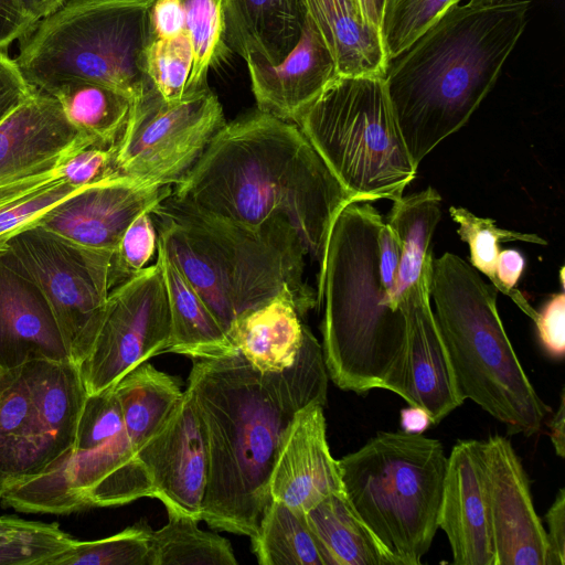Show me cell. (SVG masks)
<instances>
[{
    "label": "cell",
    "instance_id": "obj_1",
    "mask_svg": "<svg viewBox=\"0 0 565 565\" xmlns=\"http://www.w3.org/2000/svg\"><path fill=\"white\" fill-rule=\"evenodd\" d=\"M328 376L321 344L308 327L296 362L281 372H260L238 352L193 359L186 387L209 441L201 520L213 529L256 535L284 438L302 408L326 405Z\"/></svg>",
    "mask_w": 565,
    "mask_h": 565
},
{
    "label": "cell",
    "instance_id": "obj_2",
    "mask_svg": "<svg viewBox=\"0 0 565 565\" xmlns=\"http://www.w3.org/2000/svg\"><path fill=\"white\" fill-rule=\"evenodd\" d=\"M168 200L250 231L288 223L316 260L318 278L332 223L355 202L295 122L258 109L226 122Z\"/></svg>",
    "mask_w": 565,
    "mask_h": 565
},
{
    "label": "cell",
    "instance_id": "obj_3",
    "mask_svg": "<svg viewBox=\"0 0 565 565\" xmlns=\"http://www.w3.org/2000/svg\"><path fill=\"white\" fill-rule=\"evenodd\" d=\"M529 0L456 6L390 62L386 92L418 167L493 88L527 23Z\"/></svg>",
    "mask_w": 565,
    "mask_h": 565
},
{
    "label": "cell",
    "instance_id": "obj_4",
    "mask_svg": "<svg viewBox=\"0 0 565 565\" xmlns=\"http://www.w3.org/2000/svg\"><path fill=\"white\" fill-rule=\"evenodd\" d=\"M384 220L370 202H352L334 218L318 278L324 302L322 353L328 375L341 390H384L406 338V315L392 306L393 285L381 265Z\"/></svg>",
    "mask_w": 565,
    "mask_h": 565
},
{
    "label": "cell",
    "instance_id": "obj_5",
    "mask_svg": "<svg viewBox=\"0 0 565 565\" xmlns=\"http://www.w3.org/2000/svg\"><path fill=\"white\" fill-rule=\"evenodd\" d=\"M151 215L158 243L226 334L239 315L285 288L292 291L300 317L319 306L305 280L307 249L288 223L250 231L188 212L168 198Z\"/></svg>",
    "mask_w": 565,
    "mask_h": 565
},
{
    "label": "cell",
    "instance_id": "obj_6",
    "mask_svg": "<svg viewBox=\"0 0 565 565\" xmlns=\"http://www.w3.org/2000/svg\"><path fill=\"white\" fill-rule=\"evenodd\" d=\"M497 294L458 255L433 257L430 303L461 393L504 424L509 434L529 437L542 430L551 408L514 351Z\"/></svg>",
    "mask_w": 565,
    "mask_h": 565
},
{
    "label": "cell",
    "instance_id": "obj_7",
    "mask_svg": "<svg viewBox=\"0 0 565 565\" xmlns=\"http://www.w3.org/2000/svg\"><path fill=\"white\" fill-rule=\"evenodd\" d=\"M153 1L64 0L20 41L14 62L30 85L46 93L90 82L136 99L151 86L143 51Z\"/></svg>",
    "mask_w": 565,
    "mask_h": 565
},
{
    "label": "cell",
    "instance_id": "obj_8",
    "mask_svg": "<svg viewBox=\"0 0 565 565\" xmlns=\"http://www.w3.org/2000/svg\"><path fill=\"white\" fill-rule=\"evenodd\" d=\"M447 460L438 439L403 430L338 460L348 501L397 565L420 564L431 546Z\"/></svg>",
    "mask_w": 565,
    "mask_h": 565
},
{
    "label": "cell",
    "instance_id": "obj_9",
    "mask_svg": "<svg viewBox=\"0 0 565 565\" xmlns=\"http://www.w3.org/2000/svg\"><path fill=\"white\" fill-rule=\"evenodd\" d=\"M295 124L355 202L395 201L416 178L384 77L335 75Z\"/></svg>",
    "mask_w": 565,
    "mask_h": 565
},
{
    "label": "cell",
    "instance_id": "obj_10",
    "mask_svg": "<svg viewBox=\"0 0 565 565\" xmlns=\"http://www.w3.org/2000/svg\"><path fill=\"white\" fill-rule=\"evenodd\" d=\"M113 255L79 247L39 225L11 237L0 252L6 264L44 294L77 366L89 355L104 321L114 288Z\"/></svg>",
    "mask_w": 565,
    "mask_h": 565
},
{
    "label": "cell",
    "instance_id": "obj_11",
    "mask_svg": "<svg viewBox=\"0 0 565 565\" xmlns=\"http://www.w3.org/2000/svg\"><path fill=\"white\" fill-rule=\"evenodd\" d=\"M225 124L222 105L209 87L167 102L151 85L132 103L115 143V169L143 183L177 184Z\"/></svg>",
    "mask_w": 565,
    "mask_h": 565
},
{
    "label": "cell",
    "instance_id": "obj_12",
    "mask_svg": "<svg viewBox=\"0 0 565 565\" xmlns=\"http://www.w3.org/2000/svg\"><path fill=\"white\" fill-rule=\"evenodd\" d=\"M170 334L168 295L156 262L110 290L99 333L78 366L87 394L115 385L136 366L166 352Z\"/></svg>",
    "mask_w": 565,
    "mask_h": 565
},
{
    "label": "cell",
    "instance_id": "obj_13",
    "mask_svg": "<svg viewBox=\"0 0 565 565\" xmlns=\"http://www.w3.org/2000/svg\"><path fill=\"white\" fill-rule=\"evenodd\" d=\"M495 565H548L545 527L536 513L530 480L509 439L480 440Z\"/></svg>",
    "mask_w": 565,
    "mask_h": 565
},
{
    "label": "cell",
    "instance_id": "obj_14",
    "mask_svg": "<svg viewBox=\"0 0 565 565\" xmlns=\"http://www.w3.org/2000/svg\"><path fill=\"white\" fill-rule=\"evenodd\" d=\"M433 257L404 301L406 338L397 369L384 390L424 408L438 424L466 399L435 321L429 282Z\"/></svg>",
    "mask_w": 565,
    "mask_h": 565
},
{
    "label": "cell",
    "instance_id": "obj_15",
    "mask_svg": "<svg viewBox=\"0 0 565 565\" xmlns=\"http://www.w3.org/2000/svg\"><path fill=\"white\" fill-rule=\"evenodd\" d=\"M136 456L149 475L152 498L159 499L167 511L201 521L209 477V441L188 387L161 429Z\"/></svg>",
    "mask_w": 565,
    "mask_h": 565
},
{
    "label": "cell",
    "instance_id": "obj_16",
    "mask_svg": "<svg viewBox=\"0 0 565 565\" xmlns=\"http://www.w3.org/2000/svg\"><path fill=\"white\" fill-rule=\"evenodd\" d=\"M171 192L172 185L111 175L58 204L35 225L79 247L114 254L130 223Z\"/></svg>",
    "mask_w": 565,
    "mask_h": 565
},
{
    "label": "cell",
    "instance_id": "obj_17",
    "mask_svg": "<svg viewBox=\"0 0 565 565\" xmlns=\"http://www.w3.org/2000/svg\"><path fill=\"white\" fill-rule=\"evenodd\" d=\"M480 440H458L448 457L437 525L457 565H495Z\"/></svg>",
    "mask_w": 565,
    "mask_h": 565
},
{
    "label": "cell",
    "instance_id": "obj_18",
    "mask_svg": "<svg viewBox=\"0 0 565 565\" xmlns=\"http://www.w3.org/2000/svg\"><path fill=\"white\" fill-rule=\"evenodd\" d=\"M323 407L312 403L296 415L269 478L270 499L300 514L328 495L344 492L338 460L327 440Z\"/></svg>",
    "mask_w": 565,
    "mask_h": 565
},
{
    "label": "cell",
    "instance_id": "obj_19",
    "mask_svg": "<svg viewBox=\"0 0 565 565\" xmlns=\"http://www.w3.org/2000/svg\"><path fill=\"white\" fill-rule=\"evenodd\" d=\"M90 146L99 145L67 120L53 95L36 89L0 122V181L55 167Z\"/></svg>",
    "mask_w": 565,
    "mask_h": 565
},
{
    "label": "cell",
    "instance_id": "obj_20",
    "mask_svg": "<svg viewBox=\"0 0 565 565\" xmlns=\"http://www.w3.org/2000/svg\"><path fill=\"white\" fill-rule=\"evenodd\" d=\"M36 359L71 361L44 294L0 258V369Z\"/></svg>",
    "mask_w": 565,
    "mask_h": 565
},
{
    "label": "cell",
    "instance_id": "obj_21",
    "mask_svg": "<svg viewBox=\"0 0 565 565\" xmlns=\"http://www.w3.org/2000/svg\"><path fill=\"white\" fill-rule=\"evenodd\" d=\"M246 64L257 109L291 122L335 76L333 60L308 15L299 41L281 62Z\"/></svg>",
    "mask_w": 565,
    "mask_h": 565
},
{
    "label": "cell",
    "instance_id": "obj_22",
    "mask_svg": "<svg viewBox=\"0 0 565 565\" xmlns=\"http://www.w3.org/2000/svg\"><path fill=\"white\" fill-rule=\"evenodd\" d=\"M62 454L20 367L0 369V499L41 473Z\"/></svg>",
    "mask_w": 565,
    "mask_h": 565
},
{
    "label": "cell",
    "instance_id": "obj_23",
    "mask_svg": "<svg viewBox=\"0 0 565 565\" xmlns=\"http://www.w3.org/2000/svg\"><path fill=\"white\" fill-rule=\"evenodd\" d=\"M306 328L292 291L285 288L263 305L239 315L227 335L252 366L274 373L294 365Z\"/></svg>",
    "mask_w": 565,
    "mask_h": 565
},
{
    "label": "cell",
    "instance_id": "obj_24",
    "mask_svg": "<svg viewBox=\"0 0 565 565\" xmlns=\"http://www.w3.org/2000/svg\"><path fill=\"white\" fill-rule=\"evenodd\" d=\"M303 0H227L226 38L245 62L276 65L300 39Z\"/></svg>",
    "mask_w": 565,
    "mask_h": 565
},
{
    "label": "cell",
    "instance_id": "obj_25",
    "mask_svg": "<svg viewBox=\"0 0 565 565\" xmlns=\"http://www.w3.org/2000/svg\"><path fill=\"white\" fill-rule=\"evenodd\" d=\"M338 76L385 77L390 61L382 35L367 28L350 0H303Z\"/></svg>",
    "mask_w": 565,
    "mask_h": 565
},
{
    "label": "cell",
    "instance_id": "obj_26",
    "mask_svg": "<svg viewBox=\"0 0 565 565\" xmlns=\"http://www.w3.org/2000/svg\"><path fill=\"white\" fill-rule=\"evenodd\" d=\"M157 254L171 320V334L166 352L186 355L192 360L236 353L210 308L159 243Z\"/></svg>",
    "mask_w": 565,
    "mask_h": 565
},
{
    "label": "cell",
    "instance_id": "obj_27",
    "mask_svg": "<svg viewBox=\"0 0 565 565\" xmlns=\"http://www.w3.org/2000/svg\"><path fill=\"white\" fill-rule=\"evenodd\" d=\"M305 518L326 565H397L355 513L344 492L328 495Z\"/></svg>",
    "mask_w": 565,
    "mask_h": 565
},
{
    "label": "cell",
    "instance_id": "obj_28",
    "mask_svg": "<svg viewBox=\"0 0 565 565\" xmlns=\"http://www.w3.org/2000/svg\"><path fill=\"white\" fill-rule=\"evenodd\" d=\"M441 196L431 186L393 201L386 224L395 234L399 249L392 306L402 309L408 291L420 279L433 257L430 243L441 218Z\"/></svg>",
    "mask_w": 565,
    "mask_h": 565
},
{
    "label": "cell",
    "instance_id": "obj_29",
    "mask_svg": "<svg viewBox=\"0 0 565 565\" xmlns=\"http://www.w3.org/2000/svg\"><path fill=\"white\" fill-rule=\"evenodd\" d=\"M114 386L122 411L125 431L137 454L168 420L183 391L177 377L148 362L132 369Z\"/></svg>",
    "mask_w": 565,
    "mask_h": 565
},
{
    "label": "cell",
    "instance_id": "obj_30",
    "mask_svg": "<svg viewBox=\"0 0 565 565\" xmlns=\"http://www.w3.org/2000/svg\"><path fill=\"white\" fill-rule=\"evenodd\" d=\"M62 163L0 181V252L11 237L34 226L58 204L92 185L70 183Z\"/></svg>",
    "mask_w": 565,
    "mask_h": 565
},
{
    "label": "cell",
    "instance_id": "obj_31",
    "mask_svg": "<svg viewBox=\"0 0 565 565\" xmlns=\"http://www.w3.org/2000/svg\"><path fill=\"white\" fill-rule=\"evenodd\" d=\"M49 94L78 131L103 147L116 143L135 100L121 90L90 82L64 83Z\"/></svg>",
    "mask_w": 565,
    "mask_h": 565
},
{
    "label": "cell",
    "instance_id": "obj_32",
    "mask_svg": "<svg viewBox=\"0 0 565 565\" xmlns=\"http://www.w3.org/2000/svg\"><path fill=\"white\" fill-rule=\"evenodd\" d=\"M250 541L260 565H326L305 514L271 499Z\"/></svg>",
    "mask_w": 565,
    "mask_h": 565
},
{
    "label": "cell",
    "instance_id": "obj_33",
    "mask_svg": "<svg viewBox=\"0 0 565 565\" xmlns=\"http://www.w3.org/2000/svg\"><path fill=\"white\" fill-rule=\"evenodd\" d=\"M198 519L168 511V522L150 532L151 565H235L231 543L199 527Z\"/></svg>",
    "mask_w": 565,
    "mask_h": 565
},
{
    "label": "cell",
    "instance_id": "obj_34",
    "mask_svg": "<svg viewBox=\"0 0 565 565\" xmlns=\"http://www.w3.org/2000/svg\"><path fill=\"white\" fill-rule=\"evenodd\" d=\"M192 49L193 64L185 94L207 87V75L228 54L226 38L227 0H179ZM184 94V95H185Z\"/></svg>",
    "mask_w": 565,
    "mask_h": 565
},
{
    "label": "cell",
    "instance_id": "obj_35",
    "mask_svg": "<svg viewBox=\"0 0 565 565\" xmlns=\"http://www.w3.org/2000/svg\"><path fill=\"white\" fill-rule=\"evenodd\" d=\"M151 530L146 521H140L105 539L75 540L46 565H151Z\"/></svg>",
    "mask_w": 565,
    "mask_h": 565
},
{
    "label": "cell",
    "instance_id": "obj_36",
    "mask_svg": "<svg viewBox=\"0 0 565 565\" xmlns=\"http://www.w3.org/2000/svg\"><path fill=\"white\" fill-rule=\"evenodd\" d=\"M449 215L458 225L457 234L469 246V264L484 275L491 285L500 291L495 274L500 243L520 241L524 243L547 245V242L529 233L500 228L490 217H481L462 206H450Z\"/></svg>",
    "mask_w": 565,
    "mask_h": 565
},
{
    "label": "cell",
    "instance_id": "obj_37",
    "mask_svg": "<svg viewBox=\"0 0 565 565\" xmlns=\"http://www.w3.org/2000/svg\"><path fill=\"white\" fill-rule=\"evenodd\" d=\"M460 0H386L382 28L388 61L405 52Z\"/></svg>",
    "mask_w": 565,
    "mask_h": 565
},
{
    "label": "cell",
    "instance_id": "obj_38",
    "mask_svg": "<svg viewBox=\"0 0 565 565\" xmlns=\"http://www.w3.org/2000/svg\"><path fill=\"white\" fill-rule=\"evenodd\" d=\"M193 64V49L184 30L171 39L149 40L143 51L145 73L167 102L181 99Z\"/></svg>",
    "mask_w": 565,
    "mask_h": 565
},
{
    "label": "cell",
    "instance_id": "obj_39",
    "mask_svg": "<svg viewBox=\"0 0 565 565\" xmlns=\"http://www.w3.org/2000/svg\"><path fill=\"white\" fill-rule=\"evenodd\" d=\"M157 247L158 231L153 217L151 212H143L127 227L113 255L114 287L147 267Z\"/></svg>",
    "mask_w": 565,
    "mask_h": 565
},
{
    "label": "cell",
    "instance_id": "obj_40",
    "mask_svg": "<svg viewBox=\"0 0 565 565\" xmlns=\"http://www.w3.org/2000/svg\"><path fill=\"white\" fill-rule=\"evenodd\" d=\"M75 540L58 523L43 522L36 530L0 544V565H46Z\"/></svg>",
    "mask_w": 565,
    "mask_h": 565
},
{
    "label": "cell",
    "instance_id": "obj_41",
    "mask_svg": "<svg viewBox=\"0 0 565 565\" xmlns=\"http://www.w3.org/2000/svg\"><path fill=\"white\" fill-rule=\"evenodd\" d=\"M115 145L90 146L73 153L62 163L65 179L77 186L96 183L111 175H119L114 164Z\"/></svg>",
    "mask_w": 565,
    "mask_h": 565
},
{
    "label": "cell",
    "instance_id": "obj_42",
    "mask_svg": "<svg viewBox=\"0 0 565 565\" xmlns=\"http://www.w3.org/2000/svg\"><path fill=\"white\" fill-rule=\"evenodd\" d=\"M534 322L539 341L545 353L554 360H562L565 355L564 287L553 294L536 311Z\"/></svg>",
    "mask_w": 565,
    "mask_h": 565
},
{
    "label": "cell",
    "instance_id": "obj_43",
    "mask_svg": "<svg viewBox=\"0 0 565 565\" xmlns=\"http://www.w3.org/2000/svg\"><path fill=\"white\" fill-rule=\"evenodd\" d=\"M35 90L26 82L14 60L0 52V122Z\"/></svg>",
    "mask_w": 565,
    "mask_h": 565
},
{
    "label": "cell",
    "instance_id": "obj_44",
    "mask_svg": "<svg viewBox=\"0 0 565 565\" xmlns=\"http://www.w3.org/2000/svg\"><path fill=\"white\" fill-rule=\"evenodd\" d=\"M184 31L179 0H154L149 12V40L171 39Z\"/></svg>",
    "mask_w": 565,
    "mask_h": 565
},
{
    "label": "cell",
    "instance_id": "obj_45",
    "mask_svg": "<svg viewBox=\"0 0 565 565\" xmlns=\"http://www.w3.org/2000/svg\"><path fill=\"white\" fill-rule=\"evenodd\" d=\"M36 21L26 14L19 0H0V52L7 53L15 40L28 35Z\"/></svg>",
    "mask_w": 565,
    "mask_h": 565
},
{
    "label": "cell",
    "instance_id": "obj_46",
    "mask_svg": "<svg viewBox=\"0 0 565 565\" xmlns=\"http://www.w3.org/2000/svg\"><path fill=\"white\" fill-rule=\"evenodd\" d=\"M548 565L565 564V490L561 488L545 513Z\"/></svg>",
    "mask_w": 565,
    "mask_h": 565
},
{
    "label": "cell",
    "instance_id": "obj_47",
    "mask_svg": "<svg viewBox=\"0 0 565 565\" xmlns=\"http://www.w3.org/2000/svg\"><path fill=\"white\" fill-rule=\"evenodd\" d=\"M42 524L43 522L30 521L17 515H0V544L28 534Z\"/></svg>",
    "mask_w": 565,
    "mask_h": 565
},
{
    "label": "cell",
    "instance_id": "obj_48",
    "mask_svg": "<svg viewBox=\"0 0 565 565\" xmlns=\"http://www.w3.org/2000/svg\"><path fill=\"white\" fill-rule=\"evenodd\" d=\"M433 425L429 414L419 406H412L401 411V427L406 434L422 435Z\"/></svg>",
    "mask_w": 565,
    "mask_h": 565
},
{
    "label": "cell",
    "instance_id": "obj_49",
    "mask_svg": "<svg viewBox=\"0 0 565 565\" xmlns=\"http://www.w3.org/2000/svg\"><path fill=\"white\" fill-rule=\"evenodd\" d=\"M356 3L362 22L382 35L386 0H356Z\"/></svg>",
    "mask_w": 565,
    "mask_h": 565
},
{
    "label": "cell",
    "instance_id": "obj_50",
    "mask_svg": "<svg viewBox=\"0 0 565 565\" xmlns=\"http://www.w3.org/2000/svg\"><path fill=\"white\" fill-rule=\"evenodd\" d=\"M550 438L555 452L561 458L565 457V396L564 388L561 391L559 406L553 417L548 420Z\"/></svg>",
    "mask_w": 565,
    "mask_h": 565
},
{
    "label": "cell",
    "instance_id": "obj_51",
    "mask_svg": "<svg viewBox=\"0 0 565 565\" xmlns=\"http://www.w3.org/2000/svg\"><path fill=\"white\" fill-rule=\"evenodd\" d=\"M21 7L34 21H39L57 10L64 0H19Z\"/></svg>",
    "mask_w": 565,
    "mask_h": 565
},
{
    "label": "cell",
    "instance_id": "obj_52",
    "mask_svg": "<svg viewBox=\"0 0 565 565\" xmlns=\"http://www.w3.org/2000/svg\"><path fill=\"white\" fill-rule=\"evenodd\" d=\"M508 1H511V0H470L469 4H472V6H489V4L503 3V2H508Z\"/></svg>",
    "mask_w": 565,
    "mask_h": 565
},
{
    "label": "cell",
    "instance_id": "obj_53",
    "mask_svg": "<svg viewBox=\"0 0 565 565\" xmlns=\"http://www.w3.org/2000/svg\"><path fill=\"white\" fill-rule=\"evenodd\" d=\"M350 1L353 3V6L355 7V9H356V11H358L356 0H350ZM358 14H359V12H358ZM359 17H360V15H359Z\"/></svg>",
    "mask_w": 565,
    "mask_h": 565
}]
</instances>
